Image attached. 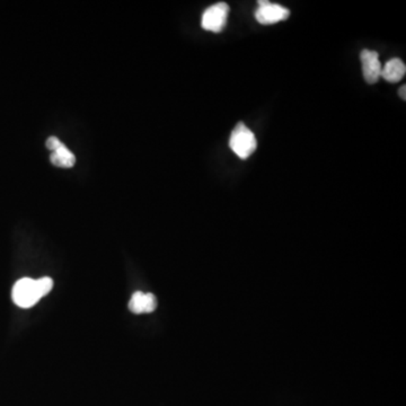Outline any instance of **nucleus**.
I'll list each match as a JSON object with an SVG mask.
<instances>
[{
	"mask_svg": "<svg viewBox=\"0 0 406 406\" xmlns=\"http://www.w3.org/2000/svg\"><path fill=\"white\" fill-rule=\"evenodd\" d=\"M406 74V66L398 58H393L381 69V76L388 83H398Z\"/></svg>",
	"mask_w": 406,
	"mask_h": 406,
	"instance_id": "nucleus-8",
	"label": "nucleus"
},
{
	"mask_svg": "<svg viewBox=\"0 0 406 406\" xmlns=\"http://www.w3.org/2000/svg\"><path fill=\"white\" fill-rule=\"evenodd\" d=\"M229 6L226 3H217L203 12L201 26L206 31L219 33L226 26L228 20Z\"/></svg>",
	"mask_w": 406,
	"mask_h": 406,
	"instance_id": "nucleus-3",
	"label": "nucleus"
},
{
	"mask_svg": "<svg viewBox=\"0 0 406 406\" xmlns=\"http://www.w3.org/2000/svg\"><path fill=\"white\" fill-rule=\"evenodd\" d=\"M229 147L240 159H247L258 147V140L254 133L243 122H240L229 138Z\"/></svg>",
	"mask_w": 406,
	"mask_h": 406,
	"instance_id": "nucleus-2",
	"label": "nucleus"
},
{
	"mask_svg": "<svg viewBox=\"0 0 406 406\" xmlns=\"http://www.w3.org/2000/svg\"><path fill=\"white\" fill-rule=\"evenodd\" d=\"M52 288L53 280L51 277H41L39 280L23 277L13 287V301L20 308H31L40 301L41 298L48 295Z\"/></svg>",
	"mask_w": 406,
	"mask_h": 406,
	"instance_id": "nucleus-1",
	"label": "nucleus"
},
{
	"mask_svg": "<svg viewBox=\"0 0 406 406\" xmlns=\"http://www.w3.org/2000/svg\"><path fill=\"white\" fill-rule=\"evenodd\" d=\"M361 65H362L363 78L368 84L377 83L381 76V66L379 57L376 51L363 50L360 55Z\"/></svg>",
	"mask_w": 406,
	"mask_h": 406,
	"instance_id": "nucleus-6",
	"label": "nucleus"
},
{
	"mask_svg": "<svg viewBox=\"0 0 406 406\" xmlns=\"http://www.w3.org/2000/svg\"><path fill=\"white\" fill-rule=\"evenodd\" d=\"M46 145L52 152L50 160L55 166L63 167V169L74 166L76 163L74 155L57 137L48 138Z\"/></svg>",
	"mask_w": 406,
	"mask_h": 406,
	"instance_id": "nucleus-5",
	"label": "nucleus"
},
{
	"mask_svg": "<svg viewBox=\"0 0 406 406\" xmlns=\"http://www.w3.org/2000/svg\"><path fill=\"white\" fill-rule=\"evenodd\" d=\"M157 308V299L152 294L137 292L129 301V309L133 314H147Z\"/></svg>",
	"mask_w": 406,
	"mask_h": 406,
	"instance_id": "nucleus-7",
	"label": "nucleus"
},
{
	"mask_svg": "<svg viewBox=\"0 0 406 406\" xmlns=\"http://www.w3.org/2000/svg\"><path fill=\"white\" fill-rule=\"evenodd\" d=\"M258 8L255 12V18L262 25H271L286 20L289 18L290 11L279 4L270 1H258Z\"/></svg>",
	"mask_w": 406,
	"mask_h": 406,
	"instance_id": "nucleus-4",
	"label": "nucleus"
},
{
	"mask_svg": "<svg viewBox=\"0 0 406 406\" xmlns=\"http://www.w3.org/2000/svg\"><path fill=\"white\" fill-rule=\"evenodd\" d=\"M398 94H400V98L402 100H406V86L403 85V86L400 87V91H398Z\"/></svg>",
	"mask_w": 406,
	"mask_h": 406,
	"instance_id": "nucleus-9",
	"label": "nucleus"
}]
</instances>
